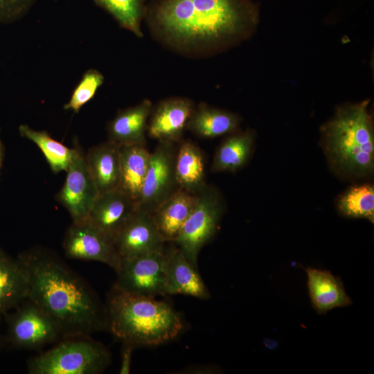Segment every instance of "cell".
Wrapping results in <instances>:
<instances>
[{"instance_id":"obj_17","label":"cell","mask_w":374,"mask_h":374,"mask_svg":"<svg viewBox=\"0 0 374 374\" xmlns=\"http://www.w3.org/2000/svg\"><path fill=\"white\" fill-rule=\"evenodd\" d=\"M305 270L310 301L319 314L352 305V300L339 277L327 270L312 267H307Z\"/></svg>"},{"instance_id":"obj_7","label":"cell","mask_w":374,"mask_h":374,"mask_svg":"<svg viewBox=\"0 0 374 374\" xmlns=\"http://www.w3.org/2000/svg\"><path fill=\"white\" fill-rule=\"evenodd\" d=\"M6 314V339L12 346L33 350L63 339L60 326L44 310L26 299Z\"/></svg>"},{"instance_id":"obj_27","label":"cell","mask_w":374,"mask_h":374,"mask_svg":"<svg viewBox=\"0 0 374 374\" xmlns=\"http://www.w3.org/2000/svg\"><path fill=\"white\" fill-rule=\"evenodd\" d=\"M125 29L138 37H143L141 22L144 13L143 0H95Z\"/></svg>"},{"instance_id":"obj_29","label":"cell","mask_w":374,"mask_h":374,"mask_svg":"<svg viewBox=\"0 0 374 374\" xmlns=\"http://www.w3.org/2000/svg\"><path fill=\"white\" fill-rule=\"evenodd\" d=\"M35 0H0V21H13L30 8Z\"/></svg>"},{"instance_id":"obj_31","label":"cell","mask_w":374,"mask_h":374,"mask_svg":"<svg viewBox=\"0 0 374 374\" xmlns=\"http://www.w3.org/2000/svg\"><path fill=\"white\" fill-rule=\"evenodd\" d=\"M0 132H1V128H0ZM2 159H3V145H2L1 138H0V171H1V165H2Z\"/></svg>"},{"instance_id":"obj_28","label":"cell","mask_w":374,"mask_h":374,"mask_svg":"<svg viewBox=\"0 0 374 374\" xmlns=\"http://www.w3.org/2000/svg\"><path fill=\"white\" fill-rule=\"evenodd\" d=\"M104 80V76L100 71L96 69L86 71L73 91L69 100L64 105V109L75 113L79 112L80 109L94 97Z\"/></svg>"},{"instance_id":"obj_26","label":"cell","mask_w":374,"mask_h":374,"mask_svg":"<svg viewBox=\"0 0 374 374\" xmlns=\"http://www.w3.org/2000/svg\"><path fill=\"white\" fill-rule=\"evenodd\" d=\"M339 211L344 216L374 221V188L371 184L348 188L339 199Z\"/></svg>"},{"instance_id":"obj_8","label":"cell","mask_w":374,"mask_h":374,"mask_svg":"<svg viewBox=\"0 0 374 374\" xmlns=\"http://www.w3.org/2000/svg\"><path fill=\"white\" fill-rule=\"evenodd\" d=\"M176 143L159 141L150 152L148 170L136 202L137 211L152 213L179 188L175 174Z\"/></svg>"},{"instance_id":"obj_15","label":"cell","mask_w":374,"mask_h":374,"mask_svg":"<svg viewBox=\"0 0 374 374\" xmlns=\"http://www.w3.org/2000/svg\"><path fill=\"white\" fill-rule=\"evenodd\" d=\"M166 294H183L207 299L210 293L198 272V268L177 246L166 249Z\"/></svg>"},{"instance_id":"obj_22","label":"cell","mask_w":374,"mask_h":374,"mask_svg":"<svg viewBox=\"0 0 374 374\" xmlns=\"http://www.w3.org/2000/svg\"><path fill=\"white\" fill-rule=\"evenodd\" d=\"M240 122L235 114L200 103L195 107L186 130L199 137L213 139L234 132Z\"/></svg>"},{"instance_id":"obj_18","label":"cell","mask_w":374,"mask_h":374,"mask_svg":"<svg viewBox=\"0 0 374 374\" xmlns=\"http://www.w3.org/2000/svg\"><path fill=\"white\" fill-rule=\"evenodd\" d=\"M85 154L99 194L118 189L120 183V145L107 140L90 148Z\"/></svg>"},{"instance_id":"obj_11","label":"cell","mask_w":374,"mask_h":374,"mask_svg":"<svg viewBox=\"0 0 374 374\" xmlns=\"http://www.w3.org/2000/svg\"><path fill=\"white\" fill-rule=\"evenodd\" d=\"M62 247L69 258L99 262L115 271L121 266L114 240L87 219L72 222L64 233Z\"/></svg>"},{"instance_id":"obj_20","label":"cell","mask_w":374,"mask_h":374,"mask_svg":"<svg viewBox=\"0 0 374 374\" xmlns=\"http://www.w3.org/2000/svg\"><path fill=\"white\" fill-rule=\"evenodd\" d=\"M28 277L18 258L0 249V315H5L28 298Z\"/></svg>"},{"instance_id":"obj_12","label":"cell","mask_w":374,"mask_h":374,"mask_svg":"<svg viewBox=\"0 0 374 374\" xmlns=\"http://www.w3.org/2000/svg\"><path fill=\"white\" fill-rule=\"evenodd\" d=\"M150 213L137 211L114 238V243L121 260L140 256L165 247Z\"/></svg>"},{"instance_id":"obj_10","label":"cell","mask_w":374,"mask_h":374,"mask_svg":"<svg viewBox=\"0 0 374 374\" xmlns=\"http://www.w3.org/2000/svg\"><path fill=\"white\" fill-rule=\"evenodd\" d=\"M75 153L67 170L65 181L57 193V201L70 214L73 222L86 220L99 192L89 170L80 145L74 143Z\"/></svg>"},{"instance_id":"obj_2","label":"cell","mask_w":374,"mask_h":374,"mask_svg":"<svg viewBox=\"0 0 374 374\" xmlns=\"http://www.w3.org/2000/svg\"><path fill=\"white\" fill-rule=\"evenodd\" d=\"M254 17L249 0H161L150 24L170 46L201 53L238 36Z\"/></svg>"},{"instance_id":"obj_32","label":"cell","mask_w":374,"mask_h":374,"mask_svg":"<svg viewBox=\"0 0 374 374\" xmlns=\"http://www.w3.org/2000/svg\"><path fill=\"white\" fill-rule=\"evenodd\" d=\"M1 22V21H0Z\"/></svg>"},{"instance_id":"obj_23","label":"cell","mask_w":374,"mask_h":374,"mask_svg":"<svg viewBox=\"0 0 374 374\" xmlns=\"http://www.w3.org/2000/svg\"><path fill=\"white\" fill-rule=\"evenodd\" d=\"M150 152L145 145L120 146L121 174L118 189L136 204L148 170Z\"/></svg>"},{"instance_id":"obj_21","label":"cell","mask_w":374,"mask_h":374,"mask_svg":"<svg viewBox=\"0 0 374 374\" xmlns=\"http://www.w3.org/2000/svg\"><path fill=\"white\" fill-rule=\"evenodd\" d=\"M179 143L175 164L177 183L180 188L198 194L206 185L204 152L191 141Z\"/></svg>"},{"instance_id":"obj_16","label":"cell","mask_w":374,"mask_h":374,"mask_svg":"<svg viewBox=\"0 0 374 374\" xmlns=\"http://www.w3.org/2000/svg\"><path fill=\"white\" fill-rule=\"evenodd\" d=\"M152 102L144 99L139 104L118 111L107 125L108 140L120 146L145 145Z\"/></svg>"},{"instance_id":"obj_19","label":"cell","mask_w":374,"mask_h":374,"mask_svg":"<svg viewBox=\"0 0 374 374\" xmlns=\"http://www.w3.org/2000/svg\"><path fill=\"white\" fill-rule=\"evenodd\" d=\"M198 194L179 188L152 213L153 220L164 240L172 242L193 209Z\"/></svg>"},{"instance_id":"obj_4","label":"cell","mask_w":374,"mask_h":374,"mask_svg":"<svg viewBox=\"0 0 374 374\" xmlns=\"http://www.w3.org/2000/svg\"><path fill=\"white\" fill-rule=\"evenodd\" d=\"M368 105L364 100L339 109L323 130L328 159L348 176H366L373 170L374 134Z\"/></svg>"},{"instance_id":"obj_30","label":"cell","mask_w":374,"mask_h":374,"mask_svg":"<svg viewBox=\"0 0 374 374\" xmlns=\"http://www.w3.org/2000/svg\"><path fill=\"white\" fill-rule=\"evenodd\" d=\"M136 348V346L131 344L123 342L121 357V362L119 368L120 374L130 373L132 364V353Z\"/></svg>"},{"instance_id":"obj_14","label":"cell","mask_w":374,"mask_h":374,"mask_svg":"<svg viewBox=\"0 0 374 374\" xmlns=\"http://www.w3.org/2000/svg\"><path fill=\"white\" fill-rule=\"evenodd\" d=\"M136 211V202L118 188L99 194L87 219L114 240Z\"/></svg>"},{"instance_id":"obj_24","label":"cell","mask_w":374,"mask_h":374,"mask_svg":"<svg viewBox=\"0 0 374 374\" xmlns=\"http://www.w3.org/2000/svg\"><path fill=\"white\" fill-rule=\"evenodd\" d=\"M254 139V132L251 130L225 139L215 151L211 163V171L235 172L242 168L251 155Z\"/></svg>"},{"instance_id":"obj_5","label":"cell","mask_w":374,"mask_h":374,"mask_svg":"<svg viewBox=\"0 0 374 374\" xmlns=\"http://www.w3.org/2000/svg\"><path fill=\"white\" fill-rule=\"evenodd\" d=\"M111 362L108 349L91 337L62 339L28 361L30 374H98Z\"/></svg>"},{"instance_id":"obj_9","label":"cell","mask_w":374,"mask_h":374,"mask_svg":"<svg viewBox=\"0 0 374 374\" xmlns=\"http://www.w3.org/2000/svg\"><path fill=\"white\" fill-rule=\"evenodd\" d=\"M166 247L121 260L114 285L125 292L156 298L166 295Z\"/></svg>"},{"instance_id":"obj_6","label":"cell","mask_w":374,"mask_h":374,"mask_svg":"<svg viewBox=\"0 0 374 374\" xmlns=\"http://www.w3.org/2000/svg\"><path fill=\"white\" fill-rule=\"evenodd\" d=\"M222 212L220 193L206 184L198 193L193 209L172 242L197 268L199 253L215 233Z\"/></svg>"},{"instance_id":"obj_25","label":"cell","mask_w":374,"mask_h":374,"mask_svg":"<svg viewBox=\"0 0 374 374\" xmlns=\"http://www.w3.org/2000/svg\"><path fill=\"white\" fill-rule=\"evenodd\" d=\"M19 132L39 148L53 172L66 171L75 153L74 147L69 148L46 131L34 130L26 124L19 126Z\"/></svg>"},{"instance_id":"obj_3","label":"cell","mask_w":374,"mask_h":374,"mask_svg":"<svg viewBox=\"0 0 374 374\" xmlns=\"http://www.w3.org/2000/svg\"><path fill=\"white\" fill-rule=\"evenodd\" d=\"M105 310L112 334L136 347L165 344L177 337L184 327L181 316L170 304L125 292L114 285Z\"/></svg>"},{"instance_id":"obj_1","label":"cell","mask_w":374,"mask_h":374,"mask_svg":"<svg viewBox=\"0 0 374 374\" xmlns=\"http://www.w3.org/2000/svg\"><path fill=\"white\" fill-rule=\"evenodd\" d=\"M28 277V298L58 324L63 339L107 328L105 306L90 285L55 252L31 247L17 256Z\"/></svg>"},{"instance_id":"obj_13","label":"cell","mask_w":374,"mask_h":374,"mask_svg":"<svg viewBox=\"0 0 374 374\" xmlns=\"http://www.w3.org/2000/svg\"><path fill=\"white\" fill-rule=\"evenodd\" d=\"M195 107L193 101L188 98L172 97L163 100L152 107L148 134L159 142H180Z\"/></svg>"}]
</instances>
